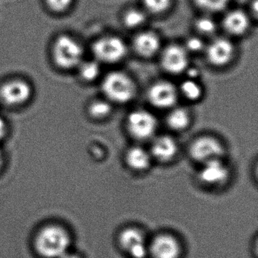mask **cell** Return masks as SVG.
I'll list each match as a JSON object with an SVG mask.
<instances>
[{"instance_id":"cell-1","label":"cell","mask_w":258,"mask_h":258,"mask_svg":"<svg viewBox=\"0 0 258 258\" xmlns=\"http://www.w3.org/2000/svg\"><path fill=\"white\" fill-rule=\"evenodd\" d=\"M72 235L69 228L58 223L40 227L34 239V247L42 258H60L71 250Z\"/></svg>"},{"instance_id":"cell-2","label":"cell","mask_w":258,"mask_h":258,"mask_svg":"<svg viewBox=\"0 0 258 258\" xmlns=\"http://www.w3.org/2000/svg\"><path fill=\"white\" fill-rule=\"evenodd\" d=\"M52 55L58 68L70 70L78 68L82 62L84 49L81 43L74 37L61 35L54 41Z\"/></svg>"},{"instance_id":"cell-3","label":"cell","mask_w":258,"mask_h":258,"mask_svg":"<svg viewBox=\"0 0 258 258\" xmlns=\"http://www.w3.org/2000/svg\"><path fill=\"white\" fill-rule=\"evenodd\" d=\"M102 90L111 102L123 104L134 99L137 87L134 81L121 72H112L104 78Z\"/></svg>"},{"instance_id":"cell-4","label":"cell","mask_w":258,"mask_h":258,"mask_svg":"<svg viewBox=\"0 0 258 258\" xmlns=\"http://www.w3.org/2000/svg\"><path fill=\"white\" fill-rule=\"evenodd\" d=\"M96 61L113 64L124 58L127 52L126 43L116 36H105L94 42L92 46Z\"/></svg>"},{"instance_id":"cell-5","label":"cell","mask_w":258,"mask_h":258,"mask_svg":"<svg viewBox=\"0 0 258 258\" xmlns=\"http://www.w3.org/2000/svg\"><path fill=\"white\" fill-rule=\"evenodd\" d=\"M126 127L130 134L139 140L152 137L157 128V120L153 114L145 110H136L126 118Z\"/></svg>"},{"instance_id":"cell-6","label":"cell","mask_w":258,"mask_h":258,"mask_svg":"<svg viewBox=\"0 0 258 258\" xmlns=\"http://www.w3.org/2000/svg\"><path fill=\"white\" fill-rule=\"evenodd\" d=\"M32 96V87L23 80L15 79L0 87V102L8 106L16 107L26 103Z\"/></svg>"},{"instance_id":"cell-7","label":"cell","mask_w":258,"mask_h":258,"mask_svg":"<svg viewBox=\"0 0 258 258\" xmlns=\"http://www.w3.org/2000/svg\"><path fill=\"white\" fill-rule=\"evenodd\" d=\"M223 153V147L221 143L214 137L207 136L196 139L189 148L191 158L202 164L220 159Z\"/></svg>"},{"instance_id":"cell-8","label":"cell","mask_w":258,"mask_h":258,"mask_svg":"<svg viewBox=\"0 0 258 258\" xmlns=\"http://www.w3.org/2000/svg\"><path fill=\"white\" fill-rule=\"evenodd\" d=\"M119 244L132 258H146L149 253L144 235L137 228L123 229L119 235Z\"/></svg>"},{"instance_id":"cell-9","label":"cell","mask_w":258,"mask_h":258,"mask_svg":"<svg viewBox=\"0 0 258 258\" xmlns=\"http://www.w3.org/2000/svg\"><path fill=\"white\" fill-rule=\"evenodd\" d=\"M148 100L158 108H168L177 101L176 87L168 81H158L151 86L147 93Z\"/></svg>"},{"instance_id":"cell-10","label":"cell","mask_w":258,"mask_h":258,"mask_svg":"<svg viewBox=\"0 0 258 258\" xmlns=\"http://www.w3.org/2000/svg\"><path fill=\"white\" fill-rule=\"evenodd\" d=\"M161 62L166 72L179 75L188 69V52L182 46L170 45L163 51Z\"/></svg>"},{"instance_id":"cell-11","label":"cell","mask_w":258,"mask_h":258,"mask_svg":"<svg viewBox=\"0 0 258 258\" xmlns=\"http://www.w3.org/2000/svg\"><path fill=\"white\" fill-rule=\"evenodd\" d=\"M234 55L232 42L223 37H217L211 42L206 48L207 60L216 67L226 66Z\"/></svg>"},{"instance_id":"cell-12","label":"cell","mask_w":258,"mask_h":258,"mask_svg":"<svg viewBox=\"0 0 258 258\" xmlns=\"http://www.w3.org/2000/svg\"><path fill=\"white\" fill-rule=\"evenodd\" d=\"M149 253L153 258H178L180 245L177 239L167 234L157 235L148 246Z\"/></svg>"},{"instance_id":"cell-13","label":"cell","mask_w":258,"mask_h":258,"mask_svg":"<svg viewBox=\"0 0 258 258\" xmlns=\"http://www.w3.org/2000/svg\"><path fill=\"white\" fill-rule=\"evenodd\" d=\"M199 172V179L208 185H218L223 183L229 176L228 167L220 159L205 163Z\"/></svg>"},{"instance_id":"cell-14","label":"cell","mask_w":258,"mask_h":258,"mask_svg":"<svg viewBox=\"0 0 258 258\" xmlns=\"http://www.w3.org/2000/svg\"><path fill=\"white\" fill-rule=\"evenodd\" d=\"M223 26L225 31L231 35H243L250 26V19L243 10L239 9L230 10L223 17Z\"/></svg>"},{"instance_id":"cell-15","label":"cell","mask_w":258,"mask_h":258,"mask_svg":"<svg viewBox=\"0 0 258 258\" xmlns=\"http://www.w3.org/2000/svg\"><path fill=\"white\" fill-rule=\"evenodd\" d=\"M177 150V144L174 139L170 136H161L152 143L150 155L157 161L168 162L174 158Z\"/></svg>"},{"instance_id":"cell-16","label":"cell","mask_w":258,"mask_h":258,"mask_svg":"<svg viewBox=\"0 0 258 258\" xmlns=\"http://www.w3.org/2000/svg\"><path fill=\"white\" fill-rule=\"evenodd\" d=\"M134 47L140 56L151 58L158 53L161 47V41L155 33L144 31L136 36L134 40Z\"/></svg>"},{"instance_id":"cell-17","label":"cell","mask_w":258,"mask_h":258,"mask_svg":"<svg viewBox=\"0 0 258 258\" xmlns=\"http://www.w3.org/2000/svg\"><path fill=\"white\" fill-rule=\"evenodd\" d=\"M151 158L150 153L139 146L128 149L125 155V161L128 167L137 171L147 169L150 165Z\"/></svg>"},{"instance_id":"cell-18","label":"cell","mask_w":258,"mask_h":258,"mask_svg":"<svg viewBox=\"0 0 258 258\" xmlns=\"http://www.w3.org/2000/svg\"><path fill=\"white\" fill-rule=\"evenodd\" d=\"M190 114L183 108H173L167 117V123L169 127L176 131H183L190 123Z\"/></svg>"},{"instance_id":"cell-19","label":"cell","mask_w":258,"mask_h":258,"mask_svg":"<svg viewBox=\"0 0 258 258\" xmlns=\"http://www.w3.org/2000/svg\"><path fill=\"white\" fill-rule=\"evenodd\" d=\"M147 19V13L144 10L137 8H131L125 12L123 16V23L128 28H139L146 22Z\"/></svg>"},{"instance_id":"cell-20","label":"cell","mask_w":258,"mask_h":258,"mask_svg":"<svg viewBox=\"0 0 258 258\" xmlns=\"http://www.w3.org/2000/svg\"><path fill=\"white\" fill-rule=\"evenodd\" d=\"M231 0H193L195 5L204 13H217L229 7Z\"/></svg>"},{"instance_id":"cell-21","label":"cell","mask_w":258,"mask_h":258,"mask_svg":"<svg viewBox=\"0 0 258 258\" xmlns=\"http://www.w3.org/2000/svg\"><path fill=\"white\" fill-rule=\"evenodd\" d=\"M111 105L106 100L97 99L93 101L89 105L88 111L90 115L94 119L102 120L106 118L111 113Z\"/></svg>"},{"instance_id":"cell-22","label":"cell","mask_w":258,"mask_h":258,"mask_svg":"<svg viewBox=\"0 0 258 258\" xmlns=\"http://www.w3.org/2000/svg\"><path fill=\"white\" fill-rule=\"evenodd\" d=\"M180 92L184 97L190 101H197L202 97V87L200 84L193 79H188L184 81L180 86Z\"/></svg>"},{"instance_id":"cell-23","label":"cell","mask_w":258,"mask_h":258,"mask_svg":"<svg viewBox=\"0 0 258 258\" xmlns=\"http://www.w3.org/2000/svg\"><path fill=\"white\" fill-rule=\"evenodd\" d=\"M78 68H79L80 76L88 82L97 79L100 74V66L98 61H82Z\"/></svg>"},{"instance_id":"cell-24","label":"cell","mask_w":258,"mask_h":258,"mask_svg":"<svg viewBox=\"0 0 258 258\" xmlns=\"http://www.w3.org/2000/svg\"><path fill=\"white\" fill-rule=\"evenodd\" d=\"M173 0H142L143 10L153 15L166 13L171 7Z\"/></svg>"},{"instance_id":"cell-25","label":"cell","mask_w":258,"mask_h":258,"mask_svg":"<svg viewBox=\"0 0 258 258\" xmlns=\"http://www.w3.org/2000/svg\"><path fill=\"white\" fill-rule=\"evenodd\" d=\"M198 32L203 35H211L214 34L217 30V25L214 19L210 16H203L199 18L195 23Z\"/></svg>"},{"instance_id":"cell-26","label":"cell","mask_w":258,"mask_h":258,"mask_svg":"<svg viewBox=\"0 0 258 258\" xmlns=\"http://www.w3.org/2000/svg\"><path fill=\"white\" fill-rule=\"evenodd\" d=\"M74 0H46V5L55 13H63L70 8Z\"/></svg>"},{"instance_id":"cell-27","label":"cell","mask_w":258,"mask_h":258,"mask_svg":"<svg viewBox=\"0 0 258 258\" xmlns=\"http://www.w3.org/2000/svg\"><path fill=\"white\" fill-rule=\"evenodd\" d=\"M204 42L200 38L193 37L186 40L185 49L187 52H199L204 49Z\"/></svg>"},{"instance_id":"cell-28","label":"cell","mask_w":258,"mask_h":258,"mask_svg":"<svg viewBox=\"0 0 258 258\" xmlns=\"http://www.w3.org/2000/svg\"><path fill=\"white\" fill-rule=\"evenodd\" d=\"M7 133V125L3 117H0V140L5 137Z\"/></svg>"},{"instance_id":"cell-29","label":"cell","mask_w":258,"mask_h":258,"mask_svg":"<svg viewBox=\"0 0 258 258\" xmlns=\"http://www.w3.org/2000/svg\"><path fill=\"white\" fill-rule=\"evenodd\" d=\"M60 258H83L80 253H77V252L69 250V251L66 252V253L62 255Z\"/></svg>"},{"instance_id":"cell-30","label":"cell","mask_w":258,"mask_h":258,"mask_svg":"<svg viewBox=\"0 0 258 258\" xmlns=\"http://www.w3.org/2000/svg\"><path fill=\"white\" fill-rule=\"evenodd\" d=\"M4 153H3L2 151L0 149V171L2 170L3 167H4Z\"/></svg>"}]
</instances>
